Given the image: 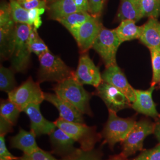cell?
<instances>
[{"mask_svg":"<svg viewBox=\"0 0 160 160\" xmlns=\"http://www.w3.org/2000/svg\"><path fill=\"white\" fill-rule=\"evenodd\" d=\"M22 111L15 103L9 99L1 100L0 104V116L9 122L14 126Z\"/></svg>","mask_w":160,"mask_h":160,"instance_id":"cell-24","label":"cell"},{"mask_svg":"<svg viewBox=\"0 0 160 160\" xmlns=\"http://www.w3.org/2000/svg\"><path fill=\"white\" fill-rule=\"evenodd\" d=\"M49 18L58 21L69 14L79 12L74 0H58L48 6Z\"/></svg>","mask_w":160,"mask_h":160,"instance_id":"cell-19","label":"cell"},{"mask_svg":"<svg viewBox=\"0 0 160 160\" xmlns=\"http://www.w3.org/2000/svg\"><path fill=\"white\" fill-rule=\"evenodd\" d=\"M45 100L52 104L58 109L59 118L71 122L85 123L83 114L73 105L61 98L55 93L45 92Z\"/></svg>","mask_w":160,"mask_h":160,"instance_id":"cell-14","label":"cell"},{"mask_svg":"<svg viewBox=\"0 0 160 160\" xmlns=\"http://www.w3.org/2000/svg\"><path fill=\"white\" fill-rule=\"evenodd\" d=\"M132 160H160V143L153 148L143 151Z\"/></svg>","mask_w":160,"mask_h":160,"instance_id":"cell-34","label":"cell"},{"mask_svg":"<svg viewBox=\"0 0 160 160\" xmlns=\"http://www.w3.org/2000/svg\"><path fill=\"white\" fill-rule=\"evenodd\" d=\"M44 93L39 82L29 77L23 84L8 93V99L15 103L23 112L30 104H39L45 100Z\"/></svg>","mask_w":160,"mask_h":160,"instance_id":"cell-7","label":"cell"},{"mask_svg":"<svg viewBox=\"0 0 160 160\" xmlns=\"http://www.w3.org/2000/svg\"><path fill=\"white\" fill-rule=\"evenodd\" d=\"M139 40L149 50L160 49V23L157 18L150 17L143 24V32Z\"/></svg>","mask_w":160,"mask_h":160,"instance_id":"cell-17","label":"cell"},{"mask_svg":"<svg viewBox=\"0 0 160 160\" xmlns=\"http://www.w3.org/2000/svg\"><path fill=\"white\" fill-rule=\"evenodd\" d=\"M53 90L58 96L73 105L81 113L92 116L90 106L91 94L74 76L58 82Z\"/></svg>","mask_w":160,"mask_h":160,"instance_id":"cell-1","label":"cell"},{"mask_svg":"<svg viewBox=\"0 0 160 160\" xmlns=\"http://www.w3.org/2000/svg\"><path fill=\"white\" fill-rule=\"evenodd\" d=\"M152 67V79L151 86L160 82V49H150Z\"/></svg>","mask_w":160,"mask_h":160,"instance_id":"cell-30","label":"cell"},{"mask_svg":"<svg viewBox=\"0 0 160 160\" xmlns=\"http://www.w3.org/2000/svg\"><path fill=\"white\" fill-rule=\"evenodd\" d=\"M79 12H89L88 0H74ZM89 13V12H88Z\"/></svg>","mask_w":160,"mask_h":160,"instance_id":"cell-38","label":"cell"},{"mask_svg":"<svg viewBox=\"0 0 160 160\" xmlns=\"http://www.w3.org/2000/svg\"><path fill=\"white\" fill-rule=\"evenodd\" d=\"M39 68L38 82L52 81L59 82L73 77L74 71L65 63L62 59L50 51L39 57Z\"/></svg>","mask_w":160,"mask_h":160,"instance_id":"cell-2","label":"cell"},{"mask_svg":"<svg viewBox=\"0 0 160 160\" xmlns=\"http://www.w3.org/2000/svg\"><path fill=\"white\" fill-rule=\"evenodd\" d=\"M105 1L106 0H88V12L93 17H100L102 14Z\"/></svg>","mask_w":160,"mask_h":160,"instance_id":"cell-35","label":"cell"},{"mask_svg":"<svg viewBox=\"0 0 160 160\" xmlns=\"http://www.w3.org/2000/svg\"><path fill=\"white\" fill-rule=\"evenodd\" d=\"M28 43L32 53L40 57L41 55L49 51V49L45 43L39 36L37 32V29L32 27L28 39Z\"/></svg>","mask_w":160,"mask_h":160,"instance_id":"cell-26","label":"cell"},{"mask_svg":"<svg viewBox=\"0 0 160 160\" xmlns=\"http://www.w3.org/2000/svg\"><path fill=\"white\" fill-rule=\"evenodd\" d=\"M46 8H33L29 10V26L36 29L40 28L42 24L41 16L45 12Z\"/></svg>","mask_w":160,"mask_h":160,"instance_id":"cell-33","label":"cell"},{"mask_svg":"<svg viewBox=\"0 0 160 160\" xmlns=\"http://www.w3.org/2000/svg\"><path fill=\"white\" fill-rule=\"evenodd\" d=\"M108 160H127L126 158L125 157H123L122 155H115L113 157H112L109 158Z\"/></svg>","mask_w":160,"mask_h":160,"instance_id":"cell-40","label":"cell"},{"mask_svg":"<svg viewBox=\"0 0 160 160\" xmlns=\"http://www.w3.org/2000/svg\"><path fill=\"white\" fill-rule=\"evenodd\" d=\"M12 123L0 116V135L5 136L8 133L12 132Z\"/></svg>","mask_w":160,"mask_h":160,"instance_id":"cell-37","label":"cell"},{"mask_svg":"<svg viewBox=\"0 0 160 160\" xmlns=\"http://www.w3.org/2000/svg\"><path fill=\"white\" fill-rule=\"evenodd\" d=\"M12 17V10L10 3L5 1H1L0 6V27L15 24Z\"/></svg>","mask_w":160,"mask_h":160,"instance_id":"cell-31","label":"cell"},{"mask_svg":"<svg viewBox=\"0 0 160 160\" xmlns=\"http://www.w3.org/2000/svg\"><path fill=\"white\" fill-rule=\"evenodd\" d=\"M142 0H122L118 14V18L120 21L124 20H132L135 22L142 18L141 10Z\"/></svg>","mask_w":160,"mask_h":160,"instance_id":"cell-23","label":"cell"},{"mask_svg":"<svg viewBox=\"0 0 160 160\" xmlns=\"http://www.w3.org/2000/svg\"><path fill=\"white\" fill-rule=\"evenodd\" d=\"M12 19L16 24H25L29 25V10L21 6L17 0H10Z\"/></svg>","mask_w":160,"mask_h":160,"instance_id":"cell-27","label":"cell"},{"mask_svg":"<svg viewBox=\"0 0 160 160\" xmlns=\"http://www.w3.org/2000/svg\"><path fill=\"white\" fill-rule=\"evenodd\" d=\"M92 16L87 12H77L59 19L57 22L67 29L76 40L81 26Z\"/></svg>","mask_w":160,"mask_h":160,"instance_id":"cell-21","label":"cell"},{"mask_svg":"<svg viewBox=\"0 0 160 160\" xmlns=\"http://www.w3.org/2000/svg\"><path fill=\"white\" fill-rule=\"evenodd\" d=\"M30 121V129L36 137L50 135L57 126L55 122L46 119L40 112L39 104H30L23 110Z\"/></svg>","mask_w":160,"mask_h":160,"instance_id":"cell-13","label":"cell"},{"mask_svg":"<svg viewBox=\"0 0 160 160\" xmlns=\"http://www.w3.org/2000/svg\"><path fill=\"white\" fill-rule=\"evenodd\" d=\"M116 113L109 111L108 120L102 133L104 142L108 143L112 148L116 143L125 140L137 123L134 118H122Z\"/></svg>","mask_w":160,"mask_h":160,"instance_id":"cell-5","label":"cell"},{"mask_svg":"<svg viewBox=\"0 0 160 160\" xmlns=\"http://www.w3.org/2000/svg\"><path fill=\"white\" fill-rule=\"evenodd\" d=\"M53 152L63 155L71 154L78 148L74 147L75 141L66 132L57 127L49 135Z\"/></svg>","mask_w":160,"mask_h":160,"instance_id":"cell-16","label":"cell"},{"mask_svg":"<svg viewBox=\"0 0 160 160\" xmlns=\"http://www.w3.org/2000/svg\"><path fill=\"white\" fill-rule=\"evenodd\" d=\"M155 86H151L147 90L135 89V100L132 103L131 108L139 113L157 119L160 114L152 100V95Z\"/></svg>","mask_w":160,"mask_h":160,"instance_id":"cell-15","label":"cell"},{"mask_svg":"<svg viewBox=\"0 0 160 160\" xmlns=\"http://www.w3.org/2000/svg\"><path fill=\"white\" fill-rule=\"evenodd\" d=\"M156 120L157 121L155 123L154 133L157 138V139H158V141H159V143H160V116Z\"/></svg>","mask_w":160,"mask_h":160,"instance_id":"cell-39","label":"cell"},{"mask_svg":"<svg viewBox=\"0 0 160 160\" xmlns=\"http://www.w3.org/2000/svg\"><path fill=\"white\" fill-rule=\"evenodd\" d=\"M102 157L101 152L94 148L88 151L78 148L74 152L64 157L61 160H102Z\"/></svg>","mask_w":160,"mask_h":160,"instance_id":"cell-28","label":"cell"},{"mask_svg":"<svg viewBox=\"0 0 160 160\" xmlns=\"http://www.w3.org/2000/svg\"><path fill=\"white\" fill-rule=\"evenodd\" d=\"M55 125L80 143V148L88 151L94 148V146L102 138L97 133L94 126L86 125L85 123L71 122L59 118L54 122Z\"/></svg>","mask_w":160,"mask_h":160,"instance_id":"cell-4","label":"cell"},{"mask_svg":"<svg viewBox=\"0 0 160 160\" xmlns=\"http://www.w3.org/2000/svg\"></svg>","mask_w":160,"mask_h":160,"instance_id":"cell-44","label":"cell"},{"mask_svg":"<svg viewBox=\"0 0 160 160\" xmlns=\"http://www.w3.org/2000/svg\"><path fill=\"white\" fill-rule=\"evenodd\" d=\"M154 128L155 123L147 119L137 122L125 140L122 142V151L120 154L127 158L137 151H142L144 139L154 133Z\"/></svg>","mask_w":160,"mask_h":160,"instance_id":"cell-8","label":"cell"},{"mask_svg":"<svg viewBox=\"0 0 160 160\" xmlns=\"http://www.w3.org/2000/svg\"><path fill=\"white\" fill-rule=\"evenodd\" d=\"M14 70L7 68L2 65L0 67V90L9 93L16 88Z\"/></svg>","mask_w":160,"mask_h":160,"instance_id":"cell-25","label":"cell"},{"mask_svg":"<svg viewBox=\"0 0 160 160\" xmlns=\"http://www.w3.org/2000/svg\"><path fill=\"white\" fill-rule=\"evenodd\" d=\"M0 160H2V159H0Z\"/></svg>","mask_w":160,"mask_h":160,"instance_id":"cell-43","label":"cell"},{"mask_svg":"<svg viewBox=\"0 0 160 160\" xmlns=\"http://www.w3.org/2000/svg\"><path fill=\"white\" fill-rule=\"evenodd\" d=\"M95 94L103 100L109 111L117 113L132 107L131 102L125 94L106 82L103 81L96 87Z\"/></svg>","mask_w":160,"mask_h":160,"instance_id":"cell-9","label":"cell"},{"mask_svg":"<svg viewBox=\"0 0 160 160\" xmlns=\"http://www.w3.org/2000/svg\"><path fill=\"white\" fill-rule=\"evenodd\" d=\"M18 160H58L52 155L45 151L39 148L33 152L26 154H23Z\"/></svg>","mask_w":160,"mask_h":160,"instance_id":"cell-32","label":"cell"},{"mask_svg":"<svg viewBox=\"0 0 160 160\" xmlns=\"http://www.w3.org/2000/svg\"><path fill=\"white\" fill-rule=\"evenodd\" d=\"M17 1L19 4H22V3H23V2H30V1H34V0H17Z\"/></svg>","mask_w":160,"mask_h":160,"instance_id":"cell-41","label":"cell"},{"mask_svg":"<svg viewBox=\"0 0 160 160\" xmlns=\"http://www.w3.org/2000/svg\"><path fill=\"white\" fill-rule=\"evenodd\" d=\"M46 1H47L48 3V4H51L52 2H53L56 1H58V0H46Z\"/></svg>","mask_w":160,"mask_h":160,"instance_id":"cell-42","label":"cell"},{"mask_svg":"<svg viewBox=\"0 0 160 160\" xmlns=\"http://www.w3.org/2000/svg\"><path fill=\"white\" fill-rule=\"evenodd\" d=\"M16 34V24L0 27L1 59H9L12 54Z\"/></svg>","mask_w":160,"mask_h":160,"instance_id":"cell-22","label":"cell"},{"mask_svg":"<svg viewBox=\"0 0 160 160\" xmlns=\"http://www.w3.org/2000/svg\"><path fill=\"white\" fill-rule=\"evenodd\" d=\"M32 26L25 24H16L14 46L10 58L12 69L17 72H24L30 63L32 52L28 39Z\"/></svg>","mask_w":160,"mask_h":160,"instance_id":"cell-3","label":"cell"},{"mask_svg":"<svg viewBox=\"0 0 160 160\" xmlns=\"http://www.w3.org/2000/svg\"><path fill=\"white\" fill-rule=\"evenodd\" d=\"M5 136L0 135V159L5 160H18L17 157L11 154L7 148L5 142Z\"/></svg>","mask_w":160,"mask_h":160,"instance_id":"cell-36","label":"cell"},{"mask_svg":"<svg viewBox=\"0 0 160 160\" xmlns=\"http://www.w3.org/2000/svg\"><path fill=\"white\" fill-rule=\"evenodd\" d=\"M36 137L31 131L28 132L20 129L18 133L10 140L11 147L22 151L24 154H31L40 148L36 143Z\"/></svg>","mask_w":160,"mask_h":160,"instance_id":"cell-18","label":"cell"},{"mask_svg":"<svg viewBox=\"0 0 160 160\" xmlns=\"http://www.w3.org/2000/svg\"><path fill=\"white\" fill-rule=\"evenodd\" d=\"M74 77L82 85H90L96 88L103 82L100 70L90 57L88 52L81 53Z\"/></svg>","mask_w":160,"mask_h":160,"instance_id":"cell-10","label":"cell"},{"mask_svg":"<svg viewBox=\"0 0 160 160\" xmlns=\"http://www.w3.org/2000/svg\"><path fill=\"white\" fill-rule=\"evenodd\" d=\"M142 17L157 18L160 15V0H142Z\"/></svg>","mask_w":160,"mask_h":160,"instance_id":"cell-29","label":"cell"},{"mask_svg":"<svg viewBox=\"0 0 160 160\" xmlns=\"http://www.w3.org/2000/svg\"><path fill=\"white\" fill-rule=\"evenodd\" d=\"M132 20H124L121 21L119 26L114 29L120 42L139 39L142 32L143 26H138Z\"/></svg>","mask_w":160,"mask_h":160,"instance_id":"cell-20","label":"cell"},{"mask_svg":"<svg viewBox=\"0 0 160 160\" xmlns=\"http://www.w3.org/2000/svg\"><path fill=\"white\" fill-rule=\"evenodd\" d=\"M103 28V24L99 17L93 16L81 26L76 40L81 53L87 52L92 48L94 40Z\"/></svg>","mask_w":160,"mask_h":160,"instance_id":"cell-12","label":"cell"},{"mask_svg":"<svg viewBox=\"0 0 160 160\" xmlns=\"http://www.w3.org/2000/svg\"><path fill=\"white\" fill-rule=\"evenodd\" d=\"M102 80L114 86L126 95L131 103L135 100V89L129 83L125 75L117 64L106 67L102 74Z\"/></svg>","mask_w":160,"mask_h":160,"instance_id":"cell-11","label":"cell"},{"mask_svg":"<svg viewBox=\"0 0 160 160\" xmlns=\"http://www.w3.org/2000/svg\"><path fill=\"white\" fill-rule=\"evenodd\" d=\"M116 32L103 27L94 40L92 49L99 55L106 67L117 64L116 54L121 45Z\"/></svg>","mask_w":160,"mask_h":160,"instance_id":"cell-6","label":"cell"}]
</instances>
